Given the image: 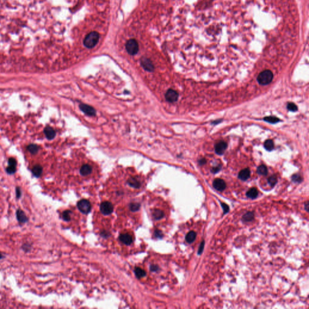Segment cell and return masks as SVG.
<instances>
[{"mask_svg": "<svg viewBox=\"0 0 309 309\" xmlns=\"http://www.w3.org/2000/svg\"><path fill=\"white\" fill-rule=\"evenodd\" d=\"M153 217L156 219V220H160V219H161V218L163 217L164 213H163V212L159 210H156L153 212Z\"/></svg>", "mask_w": 309, "mask_h": 309, "instance_id": "26", "label": "cell"}, {"mask_svg": "<svg viewBox=\"0 0 309 309\" xmlns=\"http://www.w3.org/2000/svg\"><path fill=\"white\" fill-rule=\"evenodd\" d=\"M196 237V233L194 231H192L189 232L187 234L186 237H185V239H186V241H187L188 243H192L195 240Z\"/></svg>", "mask_w": 309, "mask_h": 309, "instance_id": "17", "label": "cell"}, {"mask_svg": "<svg viewBox=\"0 0 309 309\" xmlns=\"http://www.w3.org/2000/svg\"><path fill=\"white\" fill-rule=\"evenodd\" d=\"M129 184L131 185L132 187H135L136 188H139L141 186V183L138 180L137 178H132L129 180Z\"/></svg>", "mask_w": 309, "mask_h": 309, "instance_id": "19", "label": "cell"}, {"mask_svg": "<svg viewBox=\"0 0 309 309\" xmlns=\"http://www.w3.org/2000/svg\"><path fill=\"white\" fill-rule=\"evenodd\" d=\"M273 77V73L271 71L267 70L260 72L257 77V80L260 85H266L270 83Z\"/></svg>", "mask_w": 309, "mask_h": 309, "instance_id": "2", "label": "cell"}, {"mask_svg": "<svg viewBox=\"0 0 309 309\" xmlns=\"http://www.w3.org/2000/svg\"><path fill=\"white\" fill-rule=\"evenodd\" d=\"M62 218L65 221H69L71 219V211L66 210L62 213Z\"/></svg>", "mask_w": 309, "mask_h": 309, "instance_id": "27", "label": "cell"}, {"mask_svg": "<svg viewBox=\"0 0 309 309\" xmlns=\"http://www.w3.org/2000/svg\"><path fill=\"white\" fill-rule=\"evenodd\" d=\"M165 97L168 102L173 103L178 100L179 95L178 93L173 89H168L166 94Z\"/></svg>", "mask_w": 309, "mask_h": 309, "instance_id": "6", "label": "cell"}, {"mask_svg": "<svg viewBox=\"0 0 309 309\" xmlns=\"http://www.w3.org/2000/svg\"><path fill=\"white\" fill-rule=\"evenodd\" d=\"M4 258V256L1 254V252H0V260L2 259V258Z\"/></svg>", "mask_w": 309, "mask_h": 309, "instance_id": "41", "label": "cell"}, {"mask_svg": "<svg viewBox=\"0 0 309 309\" xmlns=\"http://www.w3.org/2000/svg\"><path fill=\"white\" fill-rule=\"evenodd\" d=\"M222 208L223 209V211H224V213H227L229 211V206L228 205H227V204H224V203H222Z\"/></svg>", "mask_w": 309, "mask_h": 309, "instance_id": "36", "label": "cell"}, {"mask_svg": "<svg viewBox=\"0 0 309 309\" xmlns=\"http://www.w3.org/2000/svg\"><path fill=\"white\" fill-rule=\"evenodd\" d=\"M30 248H31V246L28 243L24 244L22 246V249H23V251L25 252H29L30 250Z\"/></svg>", "mask_w": 309, "mask_h": 309, "instance_id": "34", "label": "cell"}, {"mask_svg": "<svg viewBox=\"0 0 309 309\" xmlns=\"http://www.w3.org/2000/svg\"><path fill=\"white\" fill-rule=\"evenodd\" d=\"M288 109L290 111H292V112H295L298 110V107L294 103H288V106H287Z\"/></svg>", "mask_w": 309, "mask_h": 309, "instance_id": "30", "label": "cell"}, {"mask_svg": "<svg viewBox=\"0 0 309 309\" xmlns=\"http://www.w3.org/2000/svg\"><path fill=\"white\" fill-rule=\"evenodd\" d=\"M213 187L218 191H223L226 188V183L222 179H216L213 181Z\"/></svg>", "mask_w": 309, "mask_h": 309, "instance_id": "9", "label": "cell"}, {"mask_svg": "<svg viewBox=\"0 0 309 309\" xmlns=\"http://www.w3.org/2000/svg\"><path fill=\"white\" fill-rule=\"evenodd\" d=\"M221 167H214V168H212V170H211V172H212V173H217V172H219V170H221Z\"/></svg>", "mask_w": 309, "mask_h": 309, "instance_id": "38", "label": "cell"}, {"mask_svg": "<svg viewBox=\"0 0 309 309\" xmlns=\"http://www.w3.org/2000/svg\"><path fill=\"white\" fill-rule=\"evenodd\" d=\"M114 210V206L109 202H104L100 205V211L104 214L108 215L112 212Z\"/></svg>", "mask_w": 309, "mask_h": 309, "instance_id": "5", "label": "cell"}, {"mask_svg": "<svg viewBox=\"0 0 309 309\" xmlns=\"http://www.w3.org/2000/svg\"><path fill=\"white\" fill-rule=\"evenodd\" d=\"M80 108L84 113L89 116H94L95 114V111L90 106L81 104L80 105Z\"/></svg>", "mask_w": 309, "mask_h": 309, "instance_id": "11", "label": "cell"}, {"mask_svg": "<svg viewBox=\"0 0 309 309\" xmlns=\"http://www.w3.org/2000/svg\"><path fill=\"white\" fill-rule=\"evenodd\" d=\"M141 64L143 66V68L148 71H151L154 69L153 65L151 63V62L147 59V58H143L141 60Z\"/></svg>", "mask_w": 309, "mask_h": 309, "instance_id": "12", "label": "cell"}, {"mask_svg": "<svg viewBox=\"0 0 309 309\" xmlns=\"http://www.w3.org/2000/svg\"><path fill=\"white\" fill-rule=\"evenodd\" d=\"M77 206L79 210L83 213H88L91 210V204L89 202L85 199H82L78 202Z\"/></svg>", "mask_w": 309, "mask_h": 309, "instance_id": "4", "label": "cell"}, {"mask_svg": "<svg viewBox=\"0 0 309 309\" xmlns=\"http://www.w3.org/2000/svg\"><path fill=\"white\" fill-rule=\"evenodd\" d=\"M268 182H269V184H270V185L271 187H273L274 185L276 184L277 182V176H275V175H272V176H271L270 178L268 179Z\"/></svg>", "mask_w": 309, "mask_h": 309, "instance_id": "28", "label": "cell"}, {"mask_svg": "<svg viewBox=\"0 0 309 309\" xmlns=\"http://www.w3.org/2000/svg\"><path fill=\"white\" fill-rule=\"evenodd\" d=\"M292 180H293V181H294L295 182H298V183L301 182L302 181V179L301 177V176L299 175H297V174L292 176Z\"/></svg>", "mask_w": 309, "mask_h": 309, "instance_id": "31", "label": "cell"}, {"mask_svg": "<svg viewBox=\"0 0 309 309\" xmlns=\"http://www.w3.org/2000/svg\"><path fill=\"white\" fill-rule=\"evenodd\" d=\"M44 133L48 139H52L56 136V132L51 127H47L45 128Z\"/></svg>", "mask_w": 309, "mask_h": 309, "instance_id": "13", "label": "cell"}, {"mask_svg": "<svg viewBox=\"0 0 309 309\" xmlns=\"http://www.w3.org/2000/svg\"><path fill=\"white\" fill-rule=\"evenodd\" d=\"M246 196L251 199H255L258 196V191L255 188H252L246 193Z\"/></svg>", "mask_w": 309, "mask_h": 309, "instance_id": "18", "label": "cell"}, {"mask_svg": "<svg viewBox=\"0 0 309 309\" xmlns=\"http://www.w3.org/2000/svg\"><path fill=\"white\" fill-rule=\"evenodd\" d=\"M126 48L127 53L131 55L136 54L138 52V44L135 39L129 40L126 45Z\"/></svg>", "mask_w": 309, "mask_h": 309, "instance_id": "3", "label": "cell"}, {"mask_svg": "<svg viewBox=\"0 0 309 309\" xmlns=\"http://www.w3.org/2000/svg\"><path fill=\"white\" fill-rule=\"evenodd\" d=\"M16 216L18 221L20 223H25L29 221V219L26 216L25 213L21 209H18L16 212Z\"/></svg>", "mask_w": 309, "mask_h": 309, "instance_id": "8", "label": "cell"}, {"mask_svg": "<svg viewBox=\"0 0 309 309\" xmlns=\"http://www.w3.org/2000/svg\"><path fill=\"white\" fill-rule=\"evenodd\" d=\"M16 161L13 158H10L9 159V166H16Z\"/></svg>", "mask_w": 309, "mask_h": 309, "instance_id": "35", "label": "cell"}, {"mask_svg": "<svg viewBox=\"0 0 309 309\" xmlns=\"http://www.w3.org/2000/svg\"><path fill=\"white\" fill-rule=\"evenodd\" d=\"M15 192H16V198L19 199L21 197V196H22L21 189L19 187H16V190H15Z\"/></svg>", "mask_w": 309, "mask_h": 309, "instance_id": "33", "label": "cell"}, {"mask_svg": "<svg viewBox=\"0 0 309 309\" xmlns=\"http://www.w3.org/2000/svg\"><path fill=\"white\" fill-rule=\"evenodd\" d=\"M204 248V241H202V242L201 243V245H200V248H199V251H198L199 254H200L202 253V251H203Z\"/></svg>", "mask_w": 309, "mask_h": 309, "instance_id": "37", "label": "cell"}, {"mask_svg": "<svg viewBox=\"0 0 309 309\" xmlns=\"http://www.w3.org/2000/svg\"><path fill=\"white\" fill-rule=\"evenodd\" d=\"M267 168L265 165H261L257 168V173L261 175H267Z\"/></svg>", "mask_w": 309, "mask_h": 309, "instance_id": "20", "label": "cell"}, {"mask_svg": "<svg viewBox=\"0 0 309 309\" xmlns=\"http://www.w3.org/2000/svg\"><path fill=\"white\" fill-rule=\"evenodd\" d=\"M99 41V34L96 32H92L86 36L83 44L88 48H92L96 46Z\"/></svg>", "mask_w": 309, "mask_h": 309, "instance_id": "1", "label": "cell"}, {"mask_svg": "<svg viewBox=\"0 0 309 309\" xmlns=\"http://www.w3.org/2000/svg\"><path fill=\"white\" fill-rule=\"evenodd\" d=\"M308 202H306V210L308 211Z\"/></svg>", "mask_w": 309, "mask_h": 309, "instance_id": "40", "label": "cell"}, {"mask_svg": "<svg viewBox=\"0 0 309 309\" xmlns=\"http://www.w3.org/2000/svg\"><path fill=\"white\" fill-rule=\"evenodd\" d=\"M254 214L252 212H248L243 216V220L245 222H250L253 220Z\"/></svg>", "mask_w": 309, "mask_h": 309, "instance_id": "22", "label": "cell"}, {"mask_svg": "<svg viewBox=\"0 0 309 309\" xmlns=\"http://www.w3.org/2000/svg\"><path fill=\"white\" fill-rule=\"evenodd\" d=\"M135 273L136 276L139 278H141L145 275V272L140 267H137L135 269Z\"/></svg>", "mask_w": 309, "mask_h": 309, "instance_id": "23", "label": "cell"}, {"mask_svg": "<svg viewBox=\"0 0 309 309\" xmlns=\"http://www.w3.org/2000/svg\"><path fill=\"white\" fill-rule=\"evenodd\" d=\"M27 149L31 153L36 154V153H38L39 148H38V146L36 145V144H30L29 145H28Z\"/></svg>", "mask_w": 309, "mask_h": 309, "instance_id": "25", "label": "cell"}, {"mask_svg": "<svg viewBox=\"0 0 309 309\" xmlns=\"http://www.w3.org/2000/svg\"><path fill=\"white\" fill-rule=\"evenodd\" d=\"M139 208V205L138 203H133L130 206V208L132 211H137Z\"/></svg>", "mask_w": 309, "mask_h": 309, "instance_id": "32", "label": "cell"}, {"mask_svg": "<svg viewBox=\"0 0 309 309\" xmlns=\"http://www.w3.org/2000/svg\"><path fill=\"white\" fill-rule=\"evenodd\" d=\"M92 172V167L91 166L88 164H85L83 166L80 168V174L82 176H88L89 174H91Z\"/></svg>", "mask_w": 309, "mask_h": 309, "instance_id": "15", "label": "cell"}, {"mask_svg": "<svg viewBox=\"0 0 309 309\" xmlns=\"http://www.w3.org/2000/svg\"><path fill=\"white\" fill-rule=\"evenodd\" d=\"M16 171V166H8L6 168V172L9 175H13Z\"/></svg>", "mask_w": 309, "mask_h": 309, "instance_id": "29", "label": "cell"}, {"mask_svg": "<svg viewBox=\"0 0 309 309\" xmlns=\"http://www.w3.org/2000/svg\"><path fill=\"white\" fill-rule=\"evenodd\" d=\"M251 172L249 168H245L241 170L239 174V178L242 181H246L250 177Z\"/></svg>", "mask_w": 309, "mask_h": 309, "instance_id": "14", "label": "cell"}, {"mask_svg": "<svg viewBox=\"0 0 309 309\" xmlns=\"http://www.w3.org/2000/svg\"><path fill=\"white\" fill-rule=\"evenodd\" d=\"M42 167L39 165H36L33 167L32 172L35 177L39 178L42 173Z\"/></svg>", "mask_w": 309, "mask_h": 309, "instance_id": "16", "label": "cell"}, {"mask_svg": "<svg viewBox=\"0 0 309 309\" xmlns=\"http://www.w3.org/2000/svg\"><path fill=\"white\" fill-rule=\"evenodd\" d=\"M264 120L268 122V123H272V124L277 123V122H279L280 121V119H278V118L275 117H272V116H269V117H265V118H264Z\"/></svg>", "mask_w": 309, "mask_h": 309, "instance_id": "24", "label": "cell"}, {"mask_svg": "<svg viewBox=\"0 0 309 309\" xmlns=\"http://www.w3.org/2000/svg\"><path fill=\"white\" fill-rule=\"evenodd\" d=\"M227 148V144L224 141H220L217 143L215 145L216 153L218 155H222L225 151Z\"/></svg>", "mask_w": 309, "mask_h": 309, "instance_id": "10", "label": "cell"}, {"mask_svg": "<svg viewBox=\"0 0 309 309\" xmlns=\"http://www.w3.org/2000/svg\"><path fill=\"white\" fill-rule=\"evenodd\" d=\"M264 146H265V148L267 150L271 151L274 148V144H273V142L272 141V140L267 139L265 141V144H264Z\"/></svg>", "mask_w": 309, "mask_h": 309, "instance_id": "21", "label": "cell"}, {"mask_svg": "<svg viewBox=\"0 0 309 309\" xmlns=\"http://www.w3.org/2000/svg\"><path fill=\"white\" fill-rule=\"evenodd\" d=\"M120 240L126 245H130L133 242V236L131 234L126 233L120 234L119 237Z\"/></svg>", "mask_w": 309, "mask_h": 309, "instance_id": "7", "label": "cell"}, {"mask_svg": "<svg viewBox=\"0 0 309 309\" xmlns=\"http://www.w3.org/2000/svg\"><path fill=\"white\" fill-rule=\"evenodd\" d=\"M206 160L205 158H202L201 160H200L199 161V163L200 165L202 166V165H204V164H206Z\"/></svg>", "mask_w": 309, "mask_h": 309, "instance_id": "39", "label": "cell"}]
</instances>
